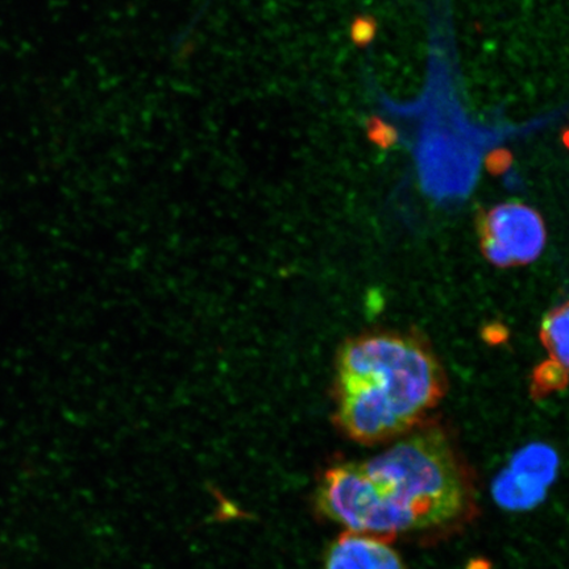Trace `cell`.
I'll return each instance as SVG.
<instances>
[{"label":"cell","instance_id":"7a4b0ae2","mask_svg":"<svg viewBox=\"0 0 569 569\" xmlns=\"http://www.w3.org/2000/svg\"><path fill=\"white\" fill-rule=\"evenodd\" d=\"M360 466L373 496L369 536L452 528L473 507L471 480L442 431L411 433Z\"/></svg>","mask_w":569,"mask_h":569},{"label":"cell","instance_id":"9c48e42d","mask_svg":"<svg viewBox=\"0 0 569 569\" xmlns=\"http://www.w3.org/2000/svg\"><path fill=\"white\" fill-rule=\"evenodd\" d=\"M375 21L368 18H360L355 21L351 28V36L356 44L367 46L376 36Z\"/></svg>","mask_w":569,"mask_h":569},{"label":"cell","instance_id":"ba28073f","mask_svg":"<svg viewBox=\"0 0 569 569\" xmlns=\"http://www.w3.org/2000/svg\"><path fill=\"white\" fill-rule=\"evenodd\" d=\"M567 368L557 361L547 360L540 366L532 379V391L537 397L550 395L567 386Z\"/></svg>","mask_w":569,"mask_h":569},{"label":"cell","instance_id":"30bf717a","mask_svg":"<svg viewBox=\"0 0 569 569\" xmlns=\"http://www.w3.org/2000/svg\"><path fill=\"white\" fill-rule=\"evenodd\" d=\"M372 138L381 146H389L393 144L397 134L393 128L380 123L379 126L373 127Z\"/></svg>","mask_w":569,"mask_h":569},{"label":"cell","instance_id":"8992f818","mask_svg":"<svg viewBox=\"0 0 569 569\" xmlns=\"http://www.w3.org/2000/svg\"><path fill=\"white\" fill-rule=\"evenodd\" d=\"M547 488L522 478L510 469L497 476L493 496L498 505L510 510H528L543 501Z\"/></svg>","mask_w":569,"mask_h":569},{"label":"cell","instance_id":"52a82bcc","mask_svg":"<svg viewBox=\"0 0 569 569\" xmlns=\"http://www.w3.org/2000/svg\"><path fill=\"white\" fill-rule=\"evenodd\" d=\"M568 305H560L545 318L540 330L545 347L551 355L550 360L565 367H568Z\"/></svg>","mask_w":569,"mask_h":569},{"label":"cell","instance_id":"6da1fadb","mask_svg":"<svg viewBox=\"0 0 569 569\" xmlns=\"http://www.w3.org/2000/svg\"><path fill=\"white\" fill-rule=\"evenodd\" d=\"M443 393L442 368L417 338L368 333L347 341L339 352L338 423L356 442L373 445L401 436Z\"/></svg>","mask_w":569,"mask_h":569},{"label":"cell","instance_id":"277c9868","mask_svg":"<svg viewBox=\"0 0 569 569\" xmlns=\"http://www.w3.org/2000/svg\"><path fill=\"white\" fill-rule=\"evenodd\" d=\"M325 569H407L388 539L348 531L330 546Z\"/></svg>","mask_w":569,"mask_h":569},{"label":"cell","instance_id":"3957f363","mask_svg":"<svg viewBox=\"0 0 569 569\" xmlns=\"http://www.w3.org/2000/svg\"><path fill=\"white\" fill-rule=\"evenodd\" d=\"M481 248L496 267L528 266L543 252L547 232L539 213L523 203L496 206L481 222Z\"/></svg>","mask_w":569,"mask_h":569},{"label":"cell","instance_id":"5b68a950","mask_svg":"<svg viewBox=\"0 0 569 569\" xmlns=\"http://www.w3.org/2000/svg\"><path fill=\"white\" fill-rule=\"evenodd\" d=\"M559 458L550 446L532 443L519 450L510 461V471L549 488L558 475Z\"/></svg>","mask_w":569,"mask_h":569}]
</instances>
